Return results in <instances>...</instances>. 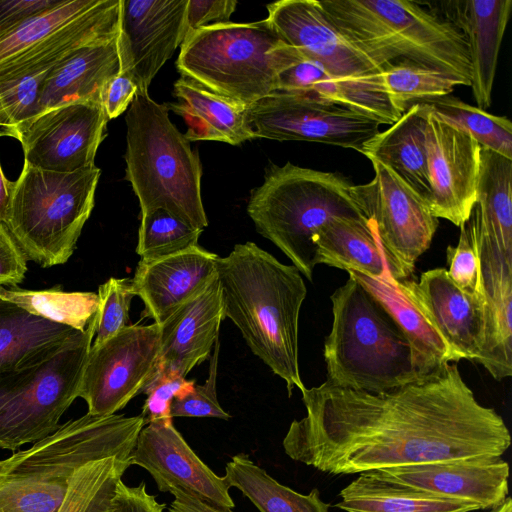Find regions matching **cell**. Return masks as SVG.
Instances as JSON below:
<instances>
[{"mask_svg":"<svg viewBox=\"0 0 512 512\" xmlns=\"http://www.w3.org/2000/svg\"><path fill=\"white\" fill-rule=\"evenodd\" d=\"M301 393L307 415L290 424L284 451L331 475L501 457L511 444L503 418L476 400L457 364L380 393L327 381Z\"/></svg>","mask_w":512,"mask_h":512,"instance_id":"cell-1","label":"cell"},{"mask_svg":"<svg viewBox=\"0 0 512 512\" xmlns=\"http://www.w3.org/2000/svg\"><path fill=\"white\" fill-rule=\"evenodd\" d=\"M223 315L251 351L287 385L305 388L298 361V324L307 289L293 265L278 261L254 242L236 244L217 260Z\"/></svg>","mask_w":512,"mask_h":512,"instance_id":"cell-2","label":"cell"},{"mask_svg":"<svg viewBox=\"0 0 512 512\" xmlns=\"http://www.w3.org/2000/svg\"><path fill=\"white\" fill-rule=\"evenodd\" d=\"M143 416L85 415L0 461V512H59L77 471L106 457L130 458Z\"/></svg>","mask_w":512,"mask_h":512,"instance_id":"cell-3","label":"cell"},{"mask_svg":"<svg viewBox=\"0 0 512 512\" xmlns=\"http://www.w3.org/2000/svg\"><path fill=\"white\" fill-rule=\"evenodd\" d=\"M332 23L384 68L396 60L434 69L470 86V61L463 34L418 2L318 0Z\"/></svg>","mask_w":512,"mask_h":512,"instance_id":"cell-4","label":"cell"},{"mask_svg":"<svg viewBox=\"0 0 512 512\" xmlns=\"http://www.w3.org/2000/svg\"><path fill=\"white\" fill-rule=\"evenodd\" d=\"M330 299L333 322L324 343L328 383L380 393L421 377L408 339L358 281L349 276Z\"/></svg>","mask_w":512,"mask_h":512,"instance_id":"cell-5","label":"cell"},{"mask_svg":"<svg viewBox=\"0 0 512 512\" xmlns=\"http://www.w3.org/2000/svg\"><path fill=\"white\" fill-rule=\"evenodd\" d=\"M169 111L148 91H137L125 117V179L138 198L141 216L163 209L204 230L208 220L201 196V162L171 122Z\"/></svg>","mask_w":512,"mask_h":512,"instance_id":"cell-6","label":"cell"},{"mask_svg":"<svg viewBox=\"0 0 512 512\" xmlns=\"http://www.w3.org/2000/svg\"><path fill=\"white\" fill-rule=\"evenodd\" d=\"M351 183L334 172L287 162L267 169L251 192L247 213L259 234L276 245L309 281L315 262L314 238L330 220L364 217L351 195Z\"/></svg>","mask_w":512,"mask_h":512,"instance_id":"cell-7","label":"cell"},{"mask_svg":"<svg viewBox=\"0 0 512 512\" xmlns=\"http://www.w3.org/2000/svg\"><path fill=\"white\" fill-rule=\"evenodd\" d=\"M305 59L267 19L191 30L180 46L181 76L246 106L277 91L280 74Z\"/></svg>","mask_w":512,"mask_h":512,"instance_id":"cell-8","label":"cell"},{"mask_svg":"<svg viewBox=\"0 0 512 512\" xmlns=\"http://www.w3.org/2000/svg\"><path fill=\"white\" fill-rule=\"evenodd\" d=\"M100 174L96 165L56 172L24 162L4 225L27 260L44 268L69 260L93 210Z\"/></svg>","mask_w":512,"mask_h":512,"instance_id":"cell-9","label":"cell"},{"mask_svg":"<svg viewBox=\"0 0 512 512\" xmlns=\"http://www.w3.org/2000/svg\"><path fill=\"white\" fill-rule=\"evenodd\" d=\"M96 314L83 332L49 359L0 372V449L15 451L54 433L78 397L95 336Z\"/></svg>","mask_w":512,"mask_h":512,"instance_id":"cell-10","label":"cell"},{"mask_svg":"<svg viewBox=\"0 0 512 512\" xmlns=\"http://www.w3.org/2000/svg\"><path fill=\"white\" fill-rule=\"evenodd\" d=\"M374 177L350 191L386 252L394 279L407 280L430 247L439 221L428 206L390 169L371 161Z\"/></svg>","mask_w":512,"mask_h":512,"instance_id":"cell-11","label":"cell"},{"mask_svg":"<svg viewBox=\"0 0 512 512\" xmlns=\"http://www.w3.org/2000/svg\"><path fill=\"white\" fill-rule=\"evenodd\" d=\"M246 119L254 138L310 141L357 152L380 132L378 122L357 111L310 95L279 91L247 106Z\"/></svg>","mask_w":512,"mask_h":512,"instance_id":"cell-12","label":"cell"},{"mask_svg":"<svg viewBox=\"0 0 512 512\" xmlns=\"http://www.w3.org/2000/svg\"><path fill=\"white\" fill-rule=\"evenodd\" d=\"M160 348V326L128 325L108 340L92 345L78 397L96 416L116 414L143 391L152 378Z\"/></svg>","mask_w":512,"mask_h":512,"instance_id":"cell-13","label":"cell"},{"mask_svg":"<svg viewBox=\"0 0 512 512\" xmlns=\"http://www.w3.org/2000/svg\"><path fill=\"white\" fill-rule=\"evenodd\" d=\"M108 121L101 101H76L42 111L0 135L20 142L24 162L45 170L73 172L95 165Z\"/></svg>","mask_w":512,"mask_h":512,"instance_id":"cell-14","label":"cell"},{"mask_svg":"<svg viewBox=\"0 0 512 512\" xmlns=\"http://www.w3.org/2000/svg\"><path fill=\"white\" fill-rule=\"evenodd\" d=\"M267 11L266 19L276 33L305 59L343 81L387 94L384 67L332 23L318 0H281L268 4Z\"/></svg>","mask_w":512,"mask_h":512,"instance_id":"cell-15","label":"cell"},{"mask_svg":"<svg viewBox=\"0 0 512 512\" xmlns=\"http://www.w3.org/2000/svg\"><path fill=\"white\" fill-rule=\"evenodd\" d=\"M188 0H121L119 71L148 88L187 33Z\"/></svg>","mask_w":512,"mask_h":512,"instance_id":"cell-16","label":"cell"},{"mask_svg":"<svg viewBox=\"0 0 512 512\" xmlns=\"http://www.w3.org/2000/svg\"><path fill=\"white\" fill-rule=\"evenodd\" d=\"M430 210L456 226L468 221L477 201L481 146L467 132L427 109Z\"/></svg>","mask_w":512,"mask_h":512,"instance_id":"cell-17","label":"cell"},{"mask_svg":"<svg viewBox=\"0 0 512 512\" xmlns=\"http://www.w3.org/2000/svg\"><path fill=\"white\" fill-rule=\"evenodd\" d=\"M130 461L144 468L161 492L179 490L215 507H235L224 476L215 474L195 454L173 421L145 424Z\"/></svg>","mask_w":512,"mask_h":512,"instance_id":"cell-18","label":"cell"},{"mask_svg":"<svg viewBox=\"0 0 512 512\" xmlns=\"http://www.w3.org/2000/svg\"><path fill=\"white\" fill-rule=\"evenodd\" d=\"M400 289L426 316L458 360H479L485 343V301L467 294L445 268L421 274L418 281H397Z\"/></svg>","mask_w":512,"mask_h":512,"instance_id":"cell-19","label":"cell"},{"mask_svg":"<svg viewBox=\"0 0 512 512\" xmlns=\"http://www.w3.org/2000/svg\"><path fill=\"white\" fill-rule=\"evenodd\" d=\"M381 479L492 509L508 496L509 465L501 457L419 463L370 471Z\"/></svg>","mask_w":512,"mask_h":512,"instance_id":"cell-20","label":"cell"},{"mask_svg":"<svg viewBox=\"0 0 512 512\" xmlns=\"http://www.w3.org/2000/svg\"><path fill=\"white\" fill-rule=\"evenodd\" d=\"M223 319L221 290L216 274L201 291L159 325L160 348L152 378L164 374L186 377L192 368L209 357L219 338Z\"/></svg>","mask_w":512,"mask_h":512,"instance_id":"cell-21","label":"cell"},{"mask_svg":"<svg viewBox=\"0 0 512 512\" xmlns=\"http://www.w3.org/2000/svg\"><path fill=\"white\" fill-rule=\"evenodd\" d=\"M219 256L199 245L171 256L141 259L132 278L144 317L162 324L180 305L201 291L217 274Z\"/></svg>","mask_w":512,"mask_h":512,"instance_id":"cell-22","label":"cell"},{"mask_svg":"<svg viewBox=\"0 0 512 512\" xmlns=\"http://www.w3.org/2000/svg\"><path fill=\"white\" fill-rule=\"evenodd\" d=\"M442 16L463 34L470 61V87L477 107L492 104L498 55L512 10L511 0H448Z\"/></svg>","mask_w":512,"mask_h":512,"instance_id":"cell-23","label":"cell"},{"mask_svg":"<svg viewBox=\"0 0 512 512\" xmlns=\"http://www.w3.org/2000/svg\"><path fill=\"white\" fill-rule=\"evenodd\" d=\"M474 218L485 301V343L478 360L496 380L512 374V261L483 230L476 204Z\"/></svg>","mask_w":512,"mask_h":512,"instance_id":"cell-24","label":"cell"},{"mask_svg":"<svg viewBox=\"0 0 512 512\" xmlns=\"http://www.w3.org/2000/svg\"><path fill=\"white\" fill-rule=\"evenodd\" d=\"M426 125L427 108L415 104L388 129L367 141L360 153L390 169L430 209Z\"/></svg>","mask_w":512,"mask_h":512,"instance_id":"cell-25","label":"cell"},{"mask_svg":"<svg viewBox=\"0 0 512 512\" xmlns=\"http://www.w3.org/2000/svg\"><path fill=\"white\" fill-rule=\"evenodd\" d=\"M117 37L82 47L55 66L43 82L39 113L76 101L102 102L120 69Z\"/></svg>","mask_w":512,"mask_h":512,"instance_id":"cell-26","label":"cell"},{"mask_svg":"<svg viewBox=\"0 0 512 512\" xmlns=\"http://www.w3.org/2000/svg\"><path fill=\"white\" fill-rule=\"evenodd\" d=\"M176 102L166 103L169 110L181 116L190 141H219L240 145L254 139L246 119L247 106L219 95L184 77L174 83Z\"/></svg>","mask_w":512,"mask_h":512,"instance_id":"cell-27","label":"cell"},{"mask_svg":"<svg viewBox=\"0 0 512 512\" xmlns=\"http://www.w3.org/2000/svg\"><path fill=\"white\" fill-rule=\"evenodd\" d=\"M79 332L0 297V372L27 368L49 359Z\"/></svg>","mask_w":512,"mask_h":512,"instance_id":"cell-28","label":"cell"},{"mask_svg":"<svg viewBox=\"0 0 512 512\" xmlns=\"http://www.w3.org/2000/svg\"><path fill=\"white\" fill-rule=\"evenodd\" d=\"M387 310L408 339L421 376L458 362L457 356L392 276L372 277L348 271Z\"/></svg>","mask_w":512,"mask_h":512,"instance_id":"cell-29","label":"cell"},{"mask_svg":"<svg viewBox=\"0 0 512 512\" xmlns=\"http://www.w3.org/2000/svg\"><path fill=\"white\" fill-rule=\"evenodd\" d=\"M279 92L306 94L357 111L381 124L392 125L403 114L389 96L331 75L320 64L303 59L283 71Z\"/></svg>","mask_w":512,"mask_h":512,"instance_id":"cell-30","label":"cell"},{"mask_svg":"<svg viewBox=\"0 0 512 512\" xmlns=\"http://www.w3.org/2000/svg\"><path fill=\"white\" fill-rule=\"evenodd\" d=\"M314 245L316 265L394 279L390 260L365 217L330 220L315 236Z\"/></svg>","mask_w":512,"mask_h":512,"instance_id":"cell-31","label":"cell"},{"mask_svg":"<svg viewBox=\"0 0 512 512\" xmlns=\"http://www.w3.org/2000/svg\"><path fill=\"white\" fill-rule=\"evenodd\" d=\"M335 507L345 512H472V501L413 489L372 475L359 476L343 488Z\"/></svg>","mask_w":512,"mask_h":512,"instance_id":"cell-32","label":"cell"},{"mask_svg":"<svg viewBox=\"0 0 512 512\" xmlns=\"http://www.w3.org/2000/svg\"><path fill=\"white\" fill-rule=\"evenodd\" d=\"M476 207L481 226L512 261V159L481 147Z\"/></svg>","mask_w":512,"mask_h":512,"instance_id":"cell-33","label":"cell"},{"mask_svg":"<svg viewBox=\"0 0 512 512\" xmlns=\"http://www.w3.org/2000/svg\"><path fill=\"white\" fill-rule=\"evenodd\" d=\"M224 478L229 488L238 489L259 512H329L318 489L307 495L298 493L280 484L244 453L234 455L226 464Z\"/></svg>","mask_w":512,"mask_h":512,"instance_id":"cell-34","label":"cell"},{"mask_svg":"<svg viewBox=\"0 0 512 512\" xmlns=\"http://www.w3.org/2000/svg\"><path fill=\"white\" fill-rule=\"evenodd\" d=\"M0 297L46 320L85 331L99 306L94 292H66L60 287L27 290L0 286Z\"/></svg>","mask_w":512,"mask_h":512,"instance_id":"cell-35","label":"cell"},{"mask_svg":"<svg viewBox=\"0 0 512 512\" xmlns=\"http://www.w3.org/2000/svg\"><path fill=\"white\" fill-rule=\"evenodd\" d=\"M418 104L469 133L481 147L512 159V123L509 118L490 114L450 95Z\"/></svg>","mask_w":512,"mask_h":512,"instance_id":"cell-36","label":"cell"},{"mask_svg":"<svg viewBox=\"0 0 512 512\" xmlns=\"http://www.w3.org/2000/svg\"><path fill=\"white\" fill-rule=\"evenodd\" d=\"M383 84L394 107L401 113L411 106L450 95L462 82L446 73L407 60L387 65Z\"/></svg>","mask_w":512,"mask_h":512,"instance_id":"cell-37","label":"cell"},{"mask_svg":"<svg viewBox=\"0 0 512 512\" xmlns=\"http://www.w3.org/2000/svg\"><path fill=\"white\" fill-rule=\"evenodd\" d=\"M99 0H62L0 35V64L50 37L98 4Z\"/></svg>","mask_w":512,"mask_h":512,"instance_id":"cell-38","label":"cell"},{"mask_svg":"<svg viewBox=\"0 0 512 512\" xmlns=\"http://www.w3.org/2000/svg\"><path fill=\"white\" fill-rule=\"evenodd\" d=\"M198 229L163 210L141 216L136 253L143 260H154L181 253L198 245Z\"/></svg>","mask_w":512,"mask_h":512,"instance_id":"cell-39","label":"cell"},{"mask_svg":"<svg viewBox=\"0 0 512 512\" xmlns=\"http://www.w3.org/2000/svg\"><path fill=\"white\" fill-rule=\"evenodd\" d=\"M95 339L98 345L128 326L129 308L136 296L132 278H109L98 288Z\"/></svg>","mask_w":512,"mask_h":512,"instance_id":"cell-40","label":"cell"},{"mask_svg":"<svg viewBox=\"0 0 512 512\" xmlns=\"http://www.w3.org/2000/svg\"><path fill=\"white\" fill-rule=\"evenodd\" d=\"M459 227L458 244L455 247H447L448 276L457 287L467 294L484 299L473 216L470 215L468 221Z\"/></svg>","mask_w":512,"mask_h":512,"instance_id":"cell-41","label":"cell"},{"mask_svg":"<svg viewBox=\"0 0 512 512\" xmlns=\"http://www.w3.org/2000/svg\"><path fill=\"white\" fill-rule=\"evenodd\" d=\"M220 349L219 338L213 346L210 359L209 375L203 385L194 386L193 390L175 398L171 403V416L174 417H209L228 420L231 416L220 405L216 394V378L218 355Z\"/></svg>","mask_w":512,"mask_h":512,"instance_id":"cell-42","label":"cell"},{"mask_svg":"<svg viewBox=\"0 0 512 512\" xmlns=\"http://www.w3.org/2000/svg\"><path fill=\"white\" fill-rule=\"evenodd\" d=\"M195 384V381L177 374L153 377L142 391L147 395L141 413L145 424L154 421H173L170 412L172 401L190 393Z\"/></svg>","mask_w":512,"mask_h":512,"instance_id":"cell-43","label":"cell"},{"mask_svg":"<svg viewBox=\"0 0 512 512\" xmlns=\"http://www.w3.org/2000/svg\"><path fill=\"white\" fill-rule=\"evenodd\" d=\"M27 272V258L7 227L0 223V286L15 287Z\"/></svg>","mask_w":512,"mask_h":512,"instance_id":"cell-44","label":"cell"},{"mask_svg":"<svg viewBox=\"0 0 512 512\" xmlns=\"http://www.w3.org/2000/svg\"><path fill=\"white\" fill-rule=\"evenodd\" d=\"M234 0H188V32L214 23L228 22L236 10Z\"/></svg>","mask_w":512,"mask_h":512,"instance_id":"cell-45","label":"cell"},{"mask_svg":"<svg viewBox=\"0 0 512 512\" xmlns=\"http://www.w3.org/2000/svg\"><path fill=\"white\" fill-rule=\"evenodd\" d=\"M62 0H0V35L58 5Z\"/></svg>","mask_w":512,"mask_h":512,"instance_id":"cell-46","label":"cell"},{"mask_svg":"<svg viewBox=\"0 0 512 512\" xmlns=\"http://www.w3.org/2000/svg\"><path fill=\"white\" fill-rule=\"evenodd\" d=\"M137 91V84L131 76L119 71L106 85L102 94V104L108 119H114L125 112Z\"/></svg>","mask_w":512,"mask_h":512,"instance_id":"cell-47","label":"cell"},{"mask_svg":"<svg viewBox=\"0 0 512 512\" xmlns=\"http://www.w3.org/2000/svg\"><path fill=\"white\" fill-rule=\"evenodd\" d=\"M165 507L147 492L145 482L128 486L121 481L118 485L114 512H163Z\"/></svg>","mask_w":512,"mask_h":512,"instance_id":"cell-48","label":"cell"},{"mask_svg":"<svg viewBox=\"0 0 512 512\" xmlns=\"http://www.w3.org/2000/svg\"><path fill=\"white\" fill-rule=\"evenodd\" d=\"M170 493L174 500L169 506V512H233L232 509L209 505L179 490Z\"/></svg>","mask_w":512,"mask_h":512,"instance_id":"cell-49","label":"cell"},{"mask_svg":"<svg viewBox=\"0 0 512 512\" xmlns=\"http://www.w3.org/2000/svg\"><path fill=\"white\" fill-rule=\"evenodd\" d=\"M12 181H9L0 164V223L5 224L10 207Z\"/></svg>","mask_w":512,"mask_h":512,"instance_id":"cell-50","label":"cell"},{"mask_svg":"<svg viewBox=\"0 0 512 512\" xmlns=\"http://www.w3.org/2000/svg\"><path fill=\"white\" fill-rule=\"evenodd\" d=\"M489 512H512V500L507 497L506 500L500 505L492 508Z\"/></svg>","mask_w":512,"mask_h":512,"instance_id":"cell-51","label":"cell"}]
</instances>
